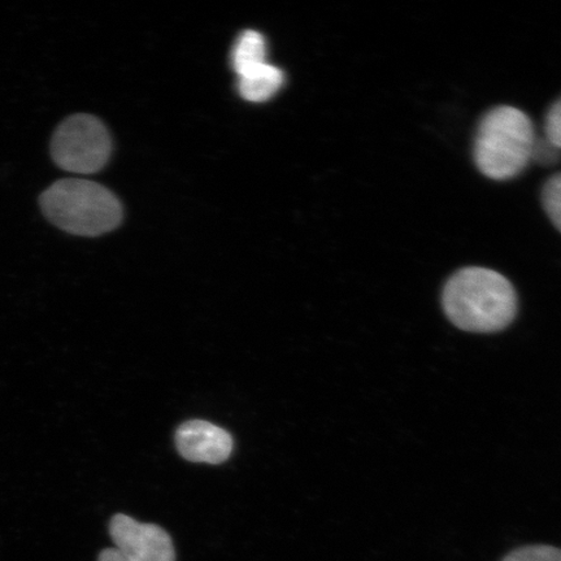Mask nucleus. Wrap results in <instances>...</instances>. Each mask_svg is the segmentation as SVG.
<instances>
[{
    "label": "nucleus",
    "instance_id": "10",
    "mask_svg": "<svg viewBox=\"0 0 561 561\" xmlns=\"http://www.w3.org/2000/svg\"><path fill=\"white\" fill-rule=\"evenodd\" d=\"M502 561H561V550L547 545L525 546L510 552Z\"/></svg>",
    "mask_w": 561,
    "mask_h": 561
},
{
    "label": "nucleus",
    "instance_id": "12",
    "mask_svg": "<svg viewBox=\"0 0 561 561\" xmlns=\"http://www.w3.org/2000/svg\"><path fill=\"white\" fill-rule=\"evenodd\" d=\"M543 136L561 150V96L547 111Z\"/></svg>",
    "mask_w": 561,
    "mask_h": 561
},
{
    "label": "nucleus",
    "instance_id": "11",
    "mask_svg": "<svg viewBox=\"0 0 561 561\" xmlns=\"http://www.w3.org/2000/svg\"><path fill=\"white\" fill-rule=\"evenodd\" d=\"M560 157L561 150L551 140L545 136L537 137L535 146H533L531 160L543 167H550L558 163Z\"/></svg>",
    "mask_w": 561,
    "mask_h": 561
},
{
    "label": "nucleus",
    "instance_id": "1",
    "mask_svg": "<svg viewBox=\"0 0 561 561\" xmlns=\"http://www.w3.org/2000/svg\"><path fill=\"white\" fill-rule=\"evenodd\" d=\"M442 307L456 328L471 333H495L511 325L518 311L514 285L500 272L467 266L447 279Z\"/></svg>",
    "mask_w": 561,
    "mask_h": 561
},
{
    "label": "nucleus",
    "instance_id": "8",
    "mask_svg": "<svg viewBox=\"0 0 561 561\" xmlns=\"http://www.w3.org/2000/svg\"><path fill=\"white\" fill-rule=\"evenodd\" d=\"M266 45L261 33L255 31H245L238 38L237 44L231 53V66L238 77L251 72L265 65Z\"/></svg>",
    "mask_w": 561,
    "mask_h": 561
},
{
    "label": "nucleus",
    "instance_id": "9",
    "mask_svg": "<svg viewBox=\"0 0 561 561\" xmlns=\"http://www.w3.org/2000/svg\"><path fill=\"white\" fill-rule=\"evenodd\" d=\"M542 205L552 226L561 233V172L546 181L542 188Z\"/></svg>",
    "mask_w": 561,
    "mask_h": 561
},
{
    "label": "nucleus",
    "instance_id": "6",
    "mask_svg": "<svg viewBox=\"0 0 561 561\" xmlns=\"http://www.w3.org/2000/svg\"><path fill=\"white\" fill-rule=\"evenodd\" d=\"M175 445L182 458L193 462L221 465L233 451V438L220 426L203 420L182 424L175 433Z\"/></svg>",
    "mask_w": 561,
    "mask_h": 561
},
{
    "label": "nucleus",
    "instance_id": "5",
    "mask_svg": "<svg viewBox=\"0 0 561 561\" xmlns=\"http://www.w3.org/2000/svg\"><path fill=\"white\" fill-rule=\"evenodd\" d=\"M110 536L129 561H175L172 538L159 525L118 514L111 518Z\"/></svg>",
    "mask_w": 561,
    "mask_h": 561
},
{
    "label": "nucleus",
    "instance_id": "3",
    "mask_svg": "<svg viewBox=\"0 0 561 561\" xmlns=\"http://www.w3.org/2000/svg\"><path fill=\"white\" fill-rule=\"evenodd\" d=\"M537 139L535 125L522 110L500 105L482 116L473 142V159L490 180L515 179L530 163Z\"/></svg>",
    "mask_w": 561,
    "mask_h": 561
},
{
    "label": "nucleus",
    "instance_id": "13",
    "mask_svg": "<svg viewBox=\"0 0 561 561\" xmlns=\"http://www.w3.org/2000/svg\"><path fill=\"white\" fill-rule=\"evenodd\" d=\"M98 561H129L123 553L115 549H105L98 557Z\"/></svg>",
    "mask_w": 561,
    "mask_h": 561
},
{
    "label": "nucleus",
    "instance_id": "4",
    "mask_svg": "<svg viewBox=\"0 0 561 561\" xmlns=\"http://www.w3.org/2000/svg\"><path fill=\"white\" fill-rule=\"evenodd\" d=\"M111 156L110 131L95 116H69L54 133L51 157L62 171L93 174L103 170Z\"/></svg>",
    "mask_w": 561,
    "mask_h": 561
},
{
    "label": "nucleus",
    "instance_id": "7",
    "mask_svg": "<svg viewBox=\"0 0 561 561\" xmlns=\"http://www.w3.org/2000/svg\"><path fill=\"white\" fill-rule=\"evenodd\" d=\"M284 85V73L279 68L265 62L251 72L238 77V91L243 100L263 103L275 96Z\"/></svg>",
    "mask_w": 561,
    "mask_h": 561
},
{
    "label": "nucleus",
    "instance_id": "2",
    "mask_svg": "<svg viewBox=\"0 0 561 561\" xmlns=\"http://www.w3.org/2000/svg\"><path fill=\"white\" fill-rule=\"evenodd\" d=\"M42 214L56 228L79 237H100L121 226L123 205L107 187L82 179L56 181L42 193Z\"/></svg>",
    "mask_w": 561,
    "mask_h": 561
}]
</instances>
